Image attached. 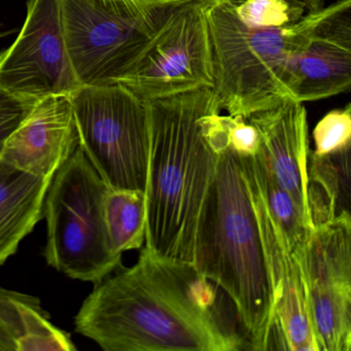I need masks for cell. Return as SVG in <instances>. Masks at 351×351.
Instances as JSON below:
<instances>
[{"mask_svg":"<svg viewBox=\"0 0 351 351\" xmlns=\"http://www.w3.org/2000/svg\"><path fill=\"white\" fill-rule=\"evenodd\" d=\"M75 332L106 351L250 349L228 295L193 265L143 246L136 264L95 285Z\"/></svg>","mask_w":351,"mask_h":351,"instance_id":"obj_1","label":"cell"},{"mask_svg":"<svg viewBox=\"0 0 351 351\" xmlns=\"http://www.w3.org/2000/svg\"><path fill=\"white\" fill-rule=\"evenodd\" d=\"M145 104L149 160L143 246L194 266L201 217L219 163V153L209 138V117L221 110L213 89Z\"/></svg>","mask_w":351,"mask_h":351,"instance_id":"obj_2","label":"cell"},{"mask_svg":"<svg viewBox=\"0 0 351 351\" xmlns=\"http://www.w3.org/2000/svg\"><path fill=\"white\" fill-rule=\"evenodd\" d=\"M194 266L231 300L250 349H276L270 263L241 156L230 147L219 152Z\"/></svg>","mask_w":351,"mask_h":351,"instance_id":"obj_3","label":"cell"},{"mask_svg":"<svg viewBox=\"0 0 351 351\" xmlns=\"http://www.w3.org/2000/svg\"><path fill=\"white\" fill-rule=\"evenodd\" d=\"M337 1L283 28L242 23L228 0L206 10L213 57V91L221 110L247 119L289 98L282 77L289 61L306 46L316 26Z\"/></svg>","mask_w":351,"mask_h":351,"instance_id":"obj_4","label":"cell"},{"mask_svg":"<svg viewBox=\"0 0 351 351\" xmlns=\"http://www.w3.org/2000/svg\"><path fill=\"white\" fill-rule=\"evenodd\" d=\"M108 186L81 147L55 172L44 202L47 264L94 285L120 268L104 217Z\"/></svg>","mask_w":351,"mask_h":351,"instance_id":"obj_5","label":"cell"},{"mask_svg":"<svg viewBox=\"0 0 351 351\" xmlns=\"http://www.w3.org/2000/svg\"><path fill=\"white\" fill-rule=\"evenodd\" d=\"M79 145L106 186L147 190L149 114L120 84L82 86L71 96Z\"/></svg>","mask_w":351,"mask_h":351,"instance_id":"obj_6","label":"cell"},{"mask_svg":"<svg viewBox=\"0 0 351 351\" xmlns=\"http://www.w3.org/2000/svg\"><path fill=\"white\" fill-rule=\"evenodd\" d=\"M180 5L160 8L143 19H128L87 0H60L67 54L80 86L112 85L124 79Z\"/></svg>","mask_w":351,"mask_h":351,"instance_id":"obj_7","label":"cell"},{"mask_svg":"<svg viewBox=\"0 0 351 351\" xmlns=\"http://www.w3.org/2000/svg\"><path fill=\"white\" fill-rule=\"evenodd\" d=\"M206 3L178 5L154 36L132 71L118 84L143 101L215 85Z\"/></svg>","mask_w":351,"mask_h":351,"instance_id":"obj_8","label":"cell"},{"mask_svg":"<svg viewBox=\"0 0 351 351\" xmlns=\"http://www.w3.org/2000/svg\"><path fill=\"white\" fill-rule=\"evenodd\" d=\"M80 86L69 62L60 0H28L25 21L0 52V91L30 104L71 97Z\"/></svg>","mask_w":351,"mask_h":351,"instance_id":"obj_9","label":"cell"},{"mask_svg":"<svg viewBox=\"0 0 351 351\" xmlns=\"http://www.w3.org/2000/svg\"><path fill=\"white\" fill-rule=\"evenodd\" d=\"M302 263L319 351H350L351 217L313 227Z\"/></svg>","mask_w":351,"mask_h":351,"instance_id":"obj_10","label":"cell"},{"mask_svg":"<svg viewBox=\"0 0 351 351\" xmlns=\"http://www.w3.org/2000/svg\"><path fill=\"white\" fill-rule=\"evenodd\" d=\"M242 161L262 228L274 282L276 349L319 351L302 263L305 250L293 254L287 247L282 233L267 209L247 162L245 159Z\"/></svg>","mask_w":351,"mask_h":351,"instance_id":"obj_11","label":"cell"},{"mask_svg":"<svg viewBox=\"0 0 351 351\" xmlns=\"http://www.w3.org/2000/svg\"><path fill=\"white\" fill-rule=\"evenodd\" d=\"M287 97L305 104L348 92L351 87V0L337 5L312 32L282 77Z\"/></svg>","mask_w":351,"mask_h":351,"instance_id":"obj_12","label":"cell"},{"mask_svg":"<svg viewBox=\"0 0 351 351\" xmlns=\"http://www.w3.org/2000/svg\"><path fill=\"white\" fill-rule=\"evenodd\" d=\"M79 147L69 96H50L34 104L10 136L0 160L22 171L53 178Z\"/></svg>","mask_w":351,"mask_h":351,"instance_id":"obj_13","label":"cell"},{"mask_svg":"<svg viewBox=\"0 0 351 351\" xmlns=\"http://www.w3.org/2000/svg\"><path fill=\"white\" fill-rule=\"evenodd\" d=\"M246 120L260 134L261 154L277 184L293 197L311 223L308 208L310 147L305 106L285 98L273 108L256 112Z\"/></svg>","mask_w":351,"mask_h":351,"instance_id":"obj_14","label":"cell"},{"mask_svg":"<svg viewBox=\"0 0 351 351\" xmlns=\"http://www.w3.org/2000/svg\"><path fill=\"white\" fill-rule=\"evenodd\" d=\"M52 178L22 171L0 160V266L44 217V202Z\"/></svg>","mask_w":351,"mask_h":351,"instance_id":"obj_15","label":"cell"},{"mask_svg":"<svg viewBox=\"0 0 351 351\" xmlns=\"http://www.w3.org/2000/svg\"><path fill=\"white\" fill-rule=\"evenodd\" d=\"M350 147L308 156V208L312 227L350 215Z\"/></svg>","mask_w":351,"mask_h":351,"instance_id":"obj_16","label":"cell"},{"mask_svg":"<svg viewBox=\"0 0 351 351\" xmlns=\"http://www.w3.org/2000/svg\"><path fill=\"white\" fill-rule=\"evenodd\" d=\"M244 157L258 184L267 209L282 233L287 247L293 254L303 252L313 229L311 223L293 197L277 184L260 149L256 155Z\"/></svg>","mask_w":351,"mask_h":351,"instance_id":"obj_17","label":"cell"},{"mask_svg":"<svg viewBox=\"0 0 351 351\" xmlns=\"http://www.w3.org/2000/svg\"><path fill=\"white\" fill-rule=\"evenodd\" d=\"M104 217L112 250L125 252L141 250L147 231L145 193L108 188L104 196Z\"/></svg>","mask_w":351,"mask_h":351,"instance_id":"obj_18","label":"cell"},{"mask_svg":"<svg viewBox=\"0 0 351 351\" xmlns=\"http://www.w3.org/2000/svg\"><path fill=\"white\" fill-rule=\"evenodd\" d=\"M236 17L252 28H283L306 15L303 0H228Z\"/></svg>","mask_w":351,"mask_h":351,"instance_id":"obj_19","label":"cell"},{"mask_svg":"<svg viewBox=\"0 0 351 351\" xmlns=\"http://www.w3.org/2000/svg\"><path fill=\"white\" fill-rule=\"evenodd\" d=\"M32 308H44L36 295L0 287V351H18Z\"/></svg>","mask_w":351,"mask_h":351,"instance_id":"obj_20","label":"cell"},{"mask_svg":"<svg viewBox=\"0 0 351 351\" xmlns=\"http://www.w3.org/2000/svg\"><path fill=\"white\" fill-rule=\"evenodd\" d=\"M77 347L71 335L51 322V315L42 309L32 308L26 316L25 332L18 351H75Z\"/></svg>","mask_w":351,"mask_h":351,"instance_id":"obj_21","label":"cell"},{"mask_svg":"<svg viewBox=\"0 0 351 351\" xmlns=\"http://www.w3.org/2000/svg\"><path fill=\"white\" fill-rule=\"evenodd\" d=\"M315 156H326L351 147V104L330 110L313 130Z\"/></svg>","mask_w":351,"mask_h":351,"instance_id":"obj_22","label":"cell"},{"mask_svg":"<svg viewBox=\"0 0 351 351\" xmlns=\"http://www.w3.org/2000/svg\"><path fill=\"white\" fill-rule=\"evenodd\" d=\"M98 9L128 19H143L160 8L186 3L184 0H87ZM190 3V1H189Z\"/></svg>","mask_w":351,"mask_h":351,"instance_id":"obj_23","label":"cell"},{"mask_svg":"<svg viewBox=\"0 0 351 351\" xmlns=\"http://www.w3.org/2000/svg\"><path fill=\"white\" fill-rule=\"evenodd\" d=\"M228 130L229 147L240 156H254L261 145L256 127L239 116H223Z\"/></svg>","mask_w":351,"mask_h":351,"instance_id":"obj_24","label":"cell"},{"mask_svg":"<svg viewBox=\"0 0 351 351\" xmlns=\"http://www.w3.org/2000/svg\"><path fill=\"white\" fill-rule=\"evenodd\" d=\"M34 104H27L0 91V155L8 139L21 125Z\"/></svg>","mask_w":351,"mask_h":351,"instance_id":"obj_25","label":"cell"},{"mask_svg":"<svg viewBox=\"0 0 351 351\" xmlns=\"http://www.w3.org/2000/svg\"><path fill=\"white\" fill-rule=\"evenodd\" d=\"M308 13L320 11L326 7V0H303Z\"/></svg>","mask_w":351,"mask_h":351,"instance_id":"obj_26","label":"cell"},{"mask_svg":"<svg viewBox=\"0 0 351 351\" xmlns=\"http://www.w3.org/2000/svg\"><path fill=\"white\" fill-rule=\"evenodd\" d=\"M184 1H195V3H206V5H213V3H221L225 0H184Z\"/></svg>","mask_w":351,"mask_h":351,"instance_id":"obj_27","label":"cell"},{"mask_svg":"<svg viewBox=\"0 0 351 351\" xmlns=\"http://www.w3.org/2000/svg\"><path fill=\"white\" fill-rule=\"evenodd\" d=\"M9 32H0V38H5V36H7L8 34H10Z\"/></svg>","mask_w":351,"mask_h":351,"instance_id":"obj_28","label":"cell"}]
</instances>
